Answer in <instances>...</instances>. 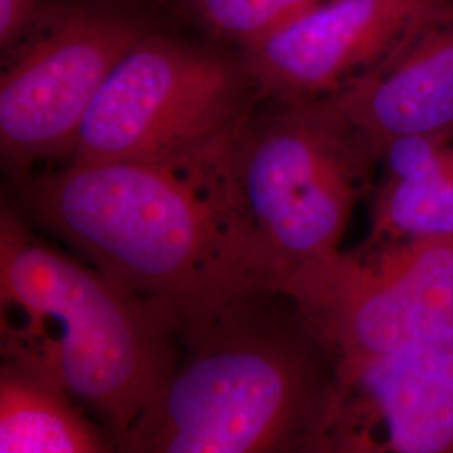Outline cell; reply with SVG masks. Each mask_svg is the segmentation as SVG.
<instances>
[{
    "mask_svg": "<svg viewBox=\"0 0 453 453\" xmlns=\"http://www.w3.org/2000/svg\"><path fill=\"white\" fill-rule=\"evenodd\" d=\"M318 453H453V334L333 359Z\"/></svg>",
    "mask_w": 453,
    "mask_h": 453,
    "instance_id": "9",
    "label": "cell"
},
{
    "mask_svg": "<svg viewBox=\"0 0 453 453\" xmlns=\"http://www.w3.org/2000/svg\"><path fill=\"white\" fill-rule=\"evenodd\" d=\"M148 31L130 17L74 7L39 20L0 76V148L17 177L69 160L116 65Z\"/></svg>",
    "mask_w": 453,
    "mask_h": 453,
    "instance_id": "7",
    "label": "cell"
},
{
    "mask_svg": "<svg viewBox=\"0 0 453 453\" xmlns=\"http://www.w3.org/2000/svg\"><path fill=\"white\" fill-rule=\"evenodd\" d=\"M331 97L378 155L400 138L453 133V11Z\"/></svg>",
    "mask_w": 453,
    "mask_h": 453,
    "instance_id": "10",
    "label": "cell"
},
{
    "mask_svg": "<svg viewBox=\"0 0 453 453\" xmlns=\"http://www.w3.org/2000/svg\"><path fill=\"white\" fill-rule=\"evenodd\" d=\"M42 17L41 0H0V46L16 49Z\"/></svg>",
    "mask_w": 453,
    "mask_h": 453,
    "instance_id": "14",
    "label": "cell"
},
{
    "mask_svg": "<svg viewBox=\"0 0 453 453\" xmlns=\"http://www.w3.org/2000/svg\"><path fill=\"white\" fill-rule=\"evenodd\" d=\"M177 314L0 215L4 365L95 413L118 449L177 363Z\"/></svg>",
    "mask_w": 453,
    "mask_h": 453,
    "instance_id": "2",
    "label": "cell"
},
{
    "mask_svg": "<svg viewBox=\"0 0 453 453\" xmlns=\"http://www.w3.org/2000/svg\"><path fill=\"white\" fill-rule=\"evenodd\" d=\"M215 34L252 44L329 0H185Z\"/></svg>",
    "mask_w": 453,
    "mask_h": 453,
    "instance_id": "13",
    "label": "cell"
},
{
    "mask_svg": "<svg viewBox=\"0 0 453 453\" xmlns=\"http://www.w3.org/2000/svg\"><path fill=\"white\" fill-rule=\"evenodd\" d=\"M269 101L237 127L232 158L262 274L280 297L342 254L378 153L333 97Z\"/></svg>",
    "mask_w": 453,
    "mask_h": 453,
    "instance_id": "4",
    "label": "cell"
},
{
    "mask_svg": "<svg viewBox=\"0 0 453 453\" xmlns=\"http://www.w3.org/2000/svg\"><path fill=\"white\" fill-rule=\"evenodd\" d=\"M264 299L185 338L118 452H319L333 361L297 314L274 319Z\"/></svg>",
    "mask_w": 453,
    "mask_h": 453,
    "instance_id": "3",
    "label": "cell"
},
{
    "mask_svg": "<svg viewBox=\"0 0 453 453\" xmlns=\"http://www.w3.org/2000/svg\"><path fill=\"white\" fill-rule=\"evenodd\" d=\"M333 359L398 353L453 334V239L357 249L282 294Z\"/></svg>",
    "mask_w": 453,
    "mask_h": 453,
    "instance_id": "6",
    "label": "cell"
},
{
    "mask_svg": "<svg viewBox=\"0 0 453 453\" xmlns=\"http://www.w3.org/2000/svg\"><path fill=\"white\" fill-rule=\"evenodd\" d=\"M235 130L166 160L29 173L20 205L99 273L172 309L187 338L273 296L243 217Z\"/></svg>",
    "mask_w": 453,
    "mask_h": 453,
    "instance_id": "1",
    "label": "cell"
},
{
    "mask_svg": "<svg viewBox=\"0 0 453 453\" xmlns=\"http://www.w3.org/2000/svg\"><path fill=\"white\" fill-rule=\"evenodd\" d=\"M0 453H119L110 449L78 406L29 378L2 366Z\"/></svg>",
    "mask_w": 453,
    "mask_h": 453,
    "instance_id": "12",
    "label": "cell"
},
{
    "mask_svg": "<svg viewBox=\"0 0 453 453\" xmlns=\"http://www.w3.org/2000/svg\"><path fill=\"white\" fill-rule=\"evenodd\" d=\"M259 93L242 58L148 33L91 106L67 162H157L230 134Z\"/></svg>",
    "mask_w": 453,
    "mask_h": 453,
    "instance_id": "5",
    "label": "cell"
},
{
    "mask_svg": "<svg viewBox=\"0 0 453 453\" xmlns=\"http://www.w3.org/2000/svg\"><path fill=\"white\" fill-rule=\"evenodd\" d=\"M385 177L361 249L453 239V133L408 136L381 148Z\"/></svg>",
    "mask_w": 453,
    "mask_h": 453,
    "instance_id": "11",
    "label": "cell"
},
{
    "mask_svg": "<svg viewBox=\"0 0 453 453\" xmlns=\"http://www.w3.org/2000/svg\"><path fill=\"white\" fill-rule=\"evenodd\" d=\"M453 11V0H329L242 48L260 99L334 96Z\"/></svg>",
    "mask_w": 453,
    "mask_h": 453,
    "instance_id": "8",
    "label": "cell"
}]
</instances>
